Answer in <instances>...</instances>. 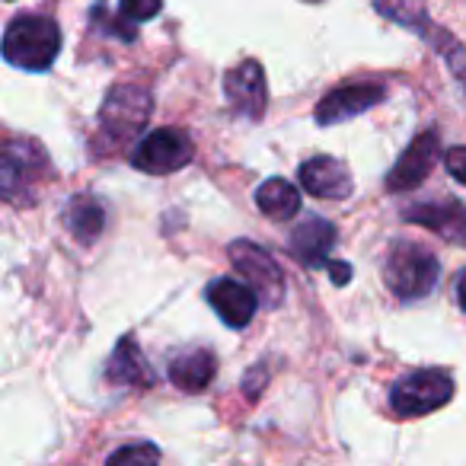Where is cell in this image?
Returning a JSON list of instances; mask_svg holds the SVG:
<instances>
[{
    "mask_svg": "<svg viewBox=\"0 0 466 466\" xmlns=\"http://www.w3.org/2000/svg\"><path fill=\"white\" fill-rule=\"evenodd\" d=\"M61 52V29L48 16H16L4 33V58L23 71H48Z\"/></svg>",
    "mask_w": 466,
    "mask_h": 466,
    "instance_id": "cell-1",
    "label": "cell"
},
{
    "mask_svg": "<svg viewBox=\"0 0 466 466\" xmlns=\"http://www.w3.org/2000/svg\"><path fill=\"white\" fill-rule=\"evenodd\" d=\"M406 220H412V224L425 227V230H434L441 233L444 240L451 243H460V247H466V205H460V201H438V205H415L406 211Z\"/></svg>",
    "mask_w": 466,
    "mask_h": 466,
    "instance_id": "cell-14",
    "label": "cell"
},
{
    "mask_svg": "<svg viewBox=\"0 0 466 466\" xmlns=\"http://www.w3.org/2000/svg\"><path fill=\"white\" fill-rule=\"evenodd\" d=\"M444 167L453 179H460V186H466V144L463 147H451L444 154Z\"/></svg>",
    "mask_w": 466,
    "mask_h": 466,
    "instance_id": "cell-22",
    "label": "cell"
},
{
    "mask_svg": "<svg viewBox=\"0 0 466 466\" xmlns=\"http://www.w3.org/2000/svg\"><path fill=\"white\" fill-rule=\"evenodd\" d=\"M157 460H160V451L154 444H131L109 453V463H157Z\"/></svg>",
    "mask_w": 466,
    "mask_h": 466,
    "instance_id": "cell-21",
    "label": "cell"
},
{
    "mask_svg": "<svg viewBox=\"0 0 466 466\" xmlns=\"http://www.w3.org/2000/svg\"><path fill=\"white\" fill-rule=\"evenodd\" d=\"M195 157V144L182 128H157L144 135L131 150V167L150 176H169L188 167Z\"/></svg>",
    "mask_w": 466,
    "mask_h": 466,
    "instance_id": "cell-5",
    "label": "cell"
},
{
    "mask_svg": "<svg viewBox=\"0 0 466 466\" xmlns=\"http://www.w3.org/2000/svg\"><path fill=\"white\" fill-rule=\"evenodd\" d=\"M307 4H323V0H307Z\"/></svg>",
    "mask_w": 466,
    "mask_h": 466,
    "instance_id": "cell-25",
    "label": "cell"
},
{
    "mask_svg": "<svg viewBox=\"0 0 466 466\" xmlns=\"http://www.w3.org/2000/svg\"><path fill=\"white\" fill-rule=\"evenodd\" d=\"M387 20L400 23L409 29H428L425 23V0H374Z\"/></svg>",
    "mask_w": 466,
    "mask_h": 466,
    "instance_id": "cell-19",
    "label": "cell"
},
{
    "mask_svg": "<svg viewBox=\"0 0 466 466\" xmlns=\"http://www.w3.org/2000/svg\"><path fill=\"white\" fill-rule=\"evenodd\" d=\"M224 93L227 103L237 116L249 118V122H259L266 116L268 106V86H266V71L256 58H247L240 67H233L224 77Z\"/></svg>",
    "mask_w": 466,
    "mask_h": 466,
    "instance_id": "cell-7",
    "label": "cell"
},
{
    "mask_svg": "<svg viewBox=\"0 0 466 466\" xmlns=\"http://www.w3.org/2000/svg\"><path fill=\"white\" fill-rule=\"evenodd\" d=\"M154 109V96L137 84H116L106 93V103L99 109V137H103V150H118L125 141L144 131Z\"/></svg>",
    "mask_w": 466,
    "mask_h": 466,
    "instance_id": "cell-2",
    "label": "cell"
},
{
    "mask_svg": "<svg viewBox=\"0 0 466 466\" xmlns=\"http://www.w3.org/2000/svg\"><path fill=\"white\" fill-rule=\"evenodd\" d=\"M336 247V227L323 218H307L300 220L291 230V240H288V249L291 256L307 268H319L329 262V253Z\"/></svg>",
    "mask_w": 466,
    "mask_h": 466,
    "instance_id": "cell-13",
    "label": "cell"
},
{
    "mask_svg": "<svg viewBox=\"0 0 466 466\" xmlns=\"http://www.w3.org/2000/svg\"><path fill=\"white\" fill-rule=\"evenodd\" d=\"M205 300L220 317V323L230 326V329H243L256 317V307H259L262 298L253 285H243L237 279H214L205 288Z\"/></svg>",
    "mask_w": 466,
    "mask_h": 466,
    "instance_id": "cell-9",
    "label": "cell"
},
{
    "mask_svg": "<svg viewBox=\"0 0 466 466\" xmlns=\"http://www.w3.org/2000/svg\"><path fill=\"white\" fill-rule=\"evenodd\" d=\"M300 186L323 201H342L351 195V173L339 157H313L300 163Z\"/></svg>",
    "mask_w": 466,
    "mask_h": 466,
    "instance_id": "cell-12",
    "label": "cell"
},
{
    "mask_svg": "<svg viewBox=\"0 0 466 466\" xmlns=\"http://www.w3.org/2000/svg\"><path fill=\"white\" fill-rule=\"evenodd\" d=\"M48 173V157L35 141H7L4 147V198L16 201V188L39 186Z\"/></svg>",
    "mask_w": 466,
    "mask_h": 466,
    "instance_id": "cell-11",
    "label": "cell"
},
{
    "mask_svg": "<svg viewBox=\"0 0 466 466\" xmlns=\"http://www.w3.org/2000/svg\"><path fill=\"white\" fill-rule=\"evenodd\" d=\"M256 205L268 220H291L300 211V188L275 176L256 188Z\"/></svg>",
    "mask_w": 466,
    "mask_h": 466,
    "instance_id": "cell-18",
    "label": "cell"
},
{
    "mask_svg": "<svg viewBox=\"0 0 466 466\" xmlns=\"http://www.w3.org/2000/svg\"><path fill=\"white\" fill-rule=\"evenodd\" d=\"M383 99H387V86L383 84H370V80H361V84H342L319 99L317 122L319 125L349 122V118L361 116V112L374 109V106L383 103Z\"/></svg>",
    "mask_w": 466,
    "mask_h": 466,
    "instance_id": "cell-8",
    "label": "cell"
},
{
    "mask_svg": "<svg viewBox=\"0 0 466 466\" xmlns=\"http://www.w3.org/2000/svg\"><path fill=\"white\" fill-rule=\"evenodd\" d=\"M214 374H218V358L211 349H186L173 355L169 361V383L179 387L182 393H201L211 387Z\"/></svg>",
    "mask_w": 466,
    "mask_h": 466,
    "instance_id": "cell-15",
    "label": "cell"
},
{
    "mask_svg": "<svg viewBox=\"0 0 466 466\" xmlns=\"http://www.w3.org/2000/svg\"><path fill=\"white\" fill-rule=\"evenodd\" d=\"M329 279L336 281V285H349L351 266H349V262H329Z\"/></svg>",
    "mask_w": 466,
    "mask_h": 466,
    "instance_id": "cell-23",
    "label": "cell"
},
{
    "mask_svg": "<svg viewBox=\"0 0 466 466\" xmlns=\"http://www.w3.org/2000/svg\"><path fill=\"white\" fill-rule=\"evenodd\" d=\"M106 377H109V383H116V387H150V383H154V374H150L135 336L118 339L116 351H112L109 364H106Z\"/></svg>",
    "mask_w": 466,
    "mask_h": 466,
    "instance_id": "cell-16",
    "label": "cell"
},
{
    "mask_svg": "<svg viewBox=\"0 0 466 466\" xmlns=\"http://www.w3.org/2000/svg\"><path fill=\"white\" fill-rule=\"evenodd\" d=\"M118 7H122V16L131 23H147L160 14L163 0H118Z\"/></svg>",
    "mask_w": 466,
    "mask_h": 466,
    "instance_id": "cell-20",
    "label": "cell"
},
{
    "mask_svg": "<svg viewBox=\"0 0 466 466\" xmlns=\"http://www.w3.org/2000/svg\"><path fill=\"white\" fill-rule=\"evenodd\" d=\"M438 147H441V137L438 131H421L406 150L402 157L396 160V167L387 173L383 186L390 192H409V188H419L421 182L428 179V173L434 169V160H438Z\"/></svg>",
    "mask_w": 466,
    "mask_h": 466,
    "instance_id": "cell-10",
    "label": "cell"
},
{
    "mask_svg": "<svg viewBox=\"0 0 466 466\" xmlns=\"http://www.w3.org/2000/svg\"><path fill=\"white\" fill-rule=\"evenodd\" d=\"M230 262L233 268L249 281V285L259 291L262 304L279 307L281 294H285V275H281L279 262L266 253L262 247L249 240H233L230 243Z\"/></svg>",
    "mask_w": 466,
    "mask_h": 466,
    "instance_id": "cell-6",
    "label": "cell"
},
{
    "mask_svg": "<svg viewBox=\"0 0 466 466\" xmlns=\"http://www.w3.org/2000/svg\"><path fill=\"white\" fill-rule=\"evenodd\" d=\"M441 266L419 243H393L383 259V281L400 300H421L438 285Z\"/></svg>",
    "mask_w": 466,
    "mask_h": 466,
    "instance_id": "cell-3",
    "label": "cell"
},
{
    "mask_svg": "<svg viewBox=\"0 0 466 466\" xmlns=\"http://www.w3.org/2000/svg\"><path fill=\"white\" fill-rule=\"evenodd\" d=\"M61 220H65L67 233H71L74 240L90 247V243H96V237L106 227V205L99 198H93V195H74L65 205Z\"/></svg>",
    "mask_w": 466,
    "mask_h": 466,
    "instance_id": "cell-17",
    "label": "cell"
},
{
    "mask_svg": "<svg viewBox=\"0 0 466 466\" xmlns=\"http://www.w3.org/2000/svg\"><path fill=\"white\" fill-rule=\"evenodd\" d=\"M453 400V380L447 370L425 368L412 370L402 380H396L393 393H390V406L400 419H419L434 409H444Z\"/></svg>",
    "mask_w": 466,
    "mask_h": 466,
    "instance_id": "cell-4",
    "label": "cell"
},
{
    "mask_svg": "<svg viewBox=\"0 0 466 466\" xmlns=\"http://www.w3.org/2000/svg\"><path fill=\"white\" fill-rule=\"evenodd\" d=\"M453 288H457V300H460V307H463V310H466V268L457 275V285H453Z\"/></svg>",
    "mask_w": 466,
    "mask_h": 466,
    "instance_id": "cell-24",
    "label": "cell"
}]
</instances>
